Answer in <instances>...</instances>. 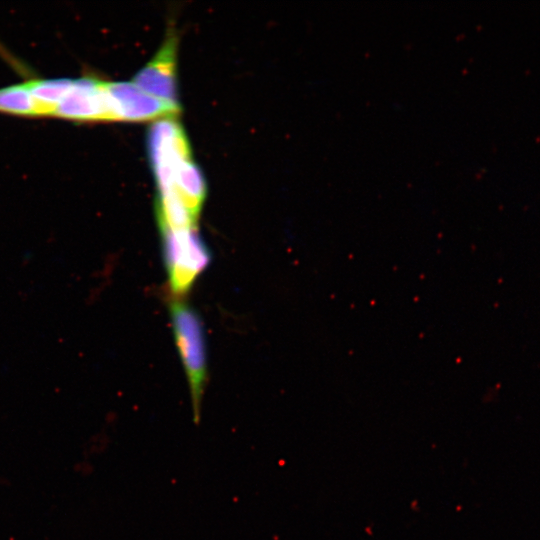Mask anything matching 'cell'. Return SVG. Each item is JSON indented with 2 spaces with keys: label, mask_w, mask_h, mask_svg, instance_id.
Returning a JSON list of instances; mask_svg holds the SVG:
<instances>
[{
  "label": "cell",
  "mask_w": 540,
  "mask_h": 540,
  "mask_svg": "<svg viewBox=\"0 0 540 540\" xmlns=\"http://www.w3.org/2000/svg\"><path fill=\"white\" fill-rule=\"evenodd\" d=\"M170 315L177 347L187 375L195 424L200 421L201 401L206 381V350L198 314L185 302H170Z\"/></svg>",
  "instance_id": "1"
},
{
  "label": "cell",
  "mask_w": 540,
  "mask_h": 540,
  "mask_svg": "<svg viewBox=\"0 0 540 540\" xmlns=\"http://www.w3.org/2000/svg\"><path fill=\"white\" fill-rule=\"evenodd\" d=\"M161 233L169 285L181 295L207 267L210 253L195 228L164 229Z\"/></svg>",
  "instance_id": "2"
},
{
  "label": "cell",
  "mask_w": 540,
  "mask_h": 540,
  "mask_svg": "<svg viewBox=\"0 0 540 540\" xmlns=\"http://www.w3.org/2000/svg\"><path fill=\"white\" fill-rule=\"evenodd\" d=\"M148 146L159 192L171 189L178 166L191 158L182 126L174 117L157 120L150 128Z\"/></svg>",
  "instance_id": "3"
},
{
  "label": "cell",
  "mask_w": 540,
  "mask_h": 540,
  "mask_svg": "<svg viewBox=\"0 0 540 540\" xmlns=\"http://www.w3.org/2000/svg\"><path fill=\"white\" fill-rule=\"evenodd\" d=\"M110 121L139 122L174 117L179 105H173L140 89L133 82L105 84Z\"/></svg>",
  "instance_id": "4"
},
{
  "label": "cell",
  "mask_w": 540,
  "mask_h": 540,
  "mask_svg": "<svg viewBox=\"0 0 540 540\" xmlns=\"http://www.w3.org/2000/svg\"><path fill=\"white\" fill-rule=\"evenodd\" d=\"M105 84L106 81L88 75L69 79L51 118L73 122L110 121Z\"/></svg>",
  "instance_id": "5"
},
{
  "label": "cell",
  "mask_w": 540,
  "mask_h": 540,
  "mask_svg": "<svg viewBox=\"0 0 540 540\" xmlns=\"http://www.w3.org/2000/svg\"><path fill=\"white\" fill-rule=\"evenodd\" d=\"M177 38L171 32L155 56L134 77L133 83L148 94L173 105L177 101Z\"/></svg>",
  "instance_id": "6"
},
{
  "label": "cell",
  "mask_w": 540,
  "mask_h": 540,
  "mask_svg": "<svg viewBox=\"0 0 540 540\" xmlns=\"http://www.w3.org/2000/svg\"><path fill=\"white\" fill-rule=\"evenodd\" d=\"M170 190L175 191L198 218L206 195V184L200 169L191 158L178 166Z\"/></svg>",
  "instance_id": "7"
}]
</instances>
